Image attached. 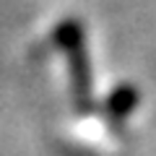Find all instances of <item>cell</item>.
I'll list each match as a JSON object with an SVG mask.
<instances>
[{"label":"cell","instance_id":"6da1fadb","mask_svg":"<svg viewBox=\"0 0 156 156\" xmlns=\"http://www.w3.org/2000/svg\"><path fill=\"white\" fill-rule=\"evenodd\" d=\"M55 39L60 47L68 52V62H70V81L73 91H76V101L81 107H89L91 101V65L89 55H86V37L81 23L68 18L55 29Z\"/></svg>","mask_w":156,"mask_h":156},{"label":"cell","instance_id":"7a4b0ae2","mask_svg":"<svg viewBox=\"0 0 156 156\" xmlns=\"http://www.w3.org/2000/svg\"><path fill=\"white\" fill-rule=\"evenodd\" d=\"M135 104H138V91H135L133 86H120V89H115L112 96L107 99V112H109L115 120H122V117H128L130 112L135 109Z\"/></svg>","mask_w":156,"mask_h":156}]
</instances>
